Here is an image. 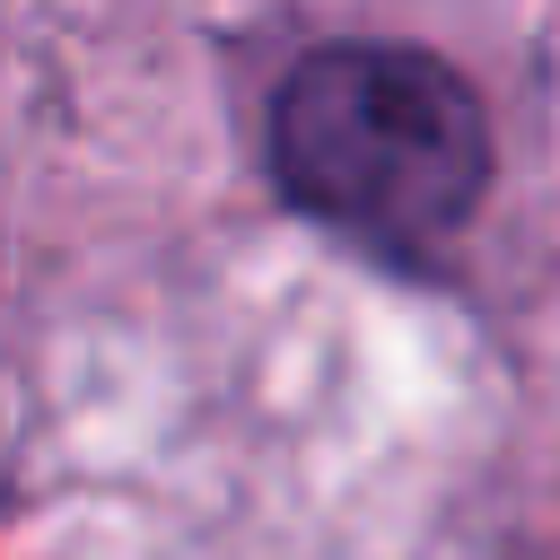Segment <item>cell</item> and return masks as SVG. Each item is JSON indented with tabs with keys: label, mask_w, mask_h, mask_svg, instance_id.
<instances>
[{
	"label": "cell",
	"mask_w": 560,
	"mask_h": 560,
	"mask_svg": "<svg viewBox=\"0 0 560 560\" xmlns=\"http://www.w3.org/2000/svg\"><path fill=\"white\" fill-rule=\"evenodd\" d=\"M271 175L376 254H438L490 192V122L420 44H315L271 96Z\"/></svg>",
	"instance_id": "cell-1"
}]
</instances>
